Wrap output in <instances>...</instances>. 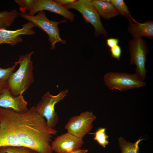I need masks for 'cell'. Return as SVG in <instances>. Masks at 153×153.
Masks as SVG:
<instances>
[{
    "instance_id": "24",
    "label": "cell",
    "mask_w": 153,
    "mask_h": 153,
    "mask_svg": "<svg viewBox=\"0 0 153 153\" xmlns=\"http://www.w3.org/2000/svg\"><path fill=\"white\" fill-rule=\"evenodd\" d=\"M59 5L63 6L76 1L75 0H54Z\"/></svg>"
},
{
    "instance_id": "4",
    "label": "cell",
    "mask_w": 153,
    "mask_h": 153,
    "mask_svg": "<svg viewBox=\"0 0 153 153\" xmlns=\"http://www.w3.org/2000/svg\"><path fill=\"white\" fill-rule=\"evenodd\" d=\"M68 92V90L61 91L57 95H53L49 92L44 94L35 107L37 112L44 118L48 126L54 128L58 123L59 119L55 111V105L63 100Z\"/></svg>"
},
{
    "instance_id": "13",
    "label": "cell",
    "mask_w": 153,
    "mask_h": 153,
    "mask_svg": "<svg viewBox=\"0 0 153 153\" xmlns=\"http://www.w3.org/2000/svg\"><path fill=\"white\" fill-rule=\"evenodd\" d=\"M128 30L133 38L146 37L152 39L153 37V22L148 20L142 23H129Z\"/></svg>"
},
{
    "instance_id": "6",
    "label": "cell",
    "mask_w": 153,
    "mask_h": 153,
    "mask_svg": "<svg viewBox=\"0 0 153 153\" xmlns=\"http://www.w3.org/2000/svg\"><path fill=\"white\" fill-rule=\"evenodd\" d=\"M105 84L111 90L116 89L121 92L145 86L146 83L135 73L109 72L104 76Z\"/></svg>"
},
{
    "instance_id": "1",
    "label": "cell",
    "mask_w": 153,
    "mask_h": 153,
    "mask_svg": "<svg viewBox=\"0 0 153 153\" xmlns=\"http://www.w3.org/2000/svg\"><path fill=\"white\" fill-rule=\"evenodd\" d=\"M0 119L10 128L26 146L38 153H53L51 143L53 135L58 131L48 127L45 118L33 106L24 113L0 107Z\"/></svg>"
},
{
    "instance_id": "9",
    "label": "cell",
    "mask_w": 153,
    "mask_h": 153,
    "mask_svg": "<svg viewBox=\"0 0 153 153\" xmlns=\"http://www.w3.org/2000/svg\"><path fill=\"white\" fill-rule=\"evenodd\" d=\"M84 144L82 139L67 132L55 138L51 146L53 151L56 153H69L81 148Z\"/></svg>"
},
{
    "instance_id": "20",
    "label": "cell",
    "mask_w": 153,
    "mask_h": 153,
    "mask_svg": "<svg viewBox=\"0 0 153 153\" xmlns=\"http://www.w3.org/2000/svg\"><path fill=\"white\" fill-rule=\"evenodd\" d=\"M105 128H99L95 132L94 138V140L104 148H105L106 145L109 143L107 140L109 136L105 133Z\"/></svg>"
},
{
    "instance_id": "3",
    "label": "cell",
    "mask_w": 153,
    "mask_h": 153,
    "mask_svg": "<svg viewBox=\"0 0 153 153\" xmlns=\"http://www.w3.org/2000/svg\"><path fill=\"white\" fill-rule=\"evenodd\" d=\"M18 13L21 17L31 22L47 34L51 50L55 48V45L57 42L66 44V41L63 40L60 35L58 25L60 23L67 22L66 20H63L60 22L50 20L47 18L43 10L38 12L37 15L33 16H29L27 13L21 11Z\"/></svg>"
},
{
    "instance_id": "26",
    "label": "cell",
    "mask_w": 153,
    "mask_h": 153,
    "mask_svg": "<svg viewBox=\"0 0 153 153\" xmlns=\"http://www.w3.org/2000/svg\"><path fill=\"white\" fill-rule=\"evenodd\" d=\"M2 90H0V94L2 92Z\"/></svg>"
},
{
    "instance_id": "8",
    "label": "cell",
    "mask_w": 153,
    "mask_h": 153,
    "mask_svg": "<svg viewBox=\"0 0 153 153\" xmlns=\"http://www.w3.org/2000/svg\"><path fill=\"white\" fill-rule=\"evenodd\" d=\"M96 118L92 112H83L79 115L70 117L65 125V129L68 132L83 139L92 129L93 122Z\"/></svg>"
},
{
    "instance_id": "22",
    "label": "cell",
    "mask_w": 153,
    "mask_h": 153,
    "mask_svg": "<svg viewBox=\"0 0 153 153\" xmlns=\"http://www.w3.org/2000/svg\"><path fill=\"white\" fill-rule=\"evenodd\" d=\"M111 55L112 57L119 60L122 54L121 47L118 45L110 48Z\"/></svg>"
},
{
    "instance_id": "23",
    "label": "cell",
    "mask_w": 153,
    "mask_h": 153,
    "mask_svg": "<svg viewBox=\"0 0 153 153\" xmlns=\"http://www.w3.org/2000/svg\"><path fill=\"white\" fill-rule=\"evenodd\" d=\"M119 43L118 38H109L106 40V44L110 48L118 45Z\"/></svg>"
},
{
    "instance_id": "18",
    "label": "cell",
    "mask_w": 153,
    "mask_h": 153,
    "mask_svg": "<svg viewBox=\"0 0 153 153\" xmlns=\"http://www.w3.org/2000/svg\"><path fill=\"white\" fill-rule=\"evenodd\" d=\"M14 65L10 67L7 68H3L0 67V90H3L8 87V80L18 65L17 61L15 62Z\"/></svg>"
},
{
    "instance_id": "17",
    "label": "cell",
    "mask_w": 153,
    "mask_h": 153,
    "mask_svg": "<svg viewBox=\"0 0 153 153\" xmlns=\"http://www.w3.org/2000/svg\"><path fill=\"white\" fill-rule=\"evenodd\" d=\"M111 2L120 14L125 17L129 23H137L132 17L129 11L127 6L123 0H111Z\"/></svg>"
},
{
    "instance_id": "12",
    "label": "cell",
    "mask_w": 153,
    "mask_h": 153,
    "mask_svg": "<svg viewBox=\"0 0 153 153\" xmlns=\"http://www.w3.org/2000/svg\"><path fill=\"white\" fill-rule=\"evenodd\" d=\"M27 104L22 95L13 96L8 87L3 90L0 94V107L10 109L16 112L23 113L28 110Z\"/></svg>"
},
{
    "instance_id": "11",
    "label": "cell",
    "mask_w": 153,
    "mask_h": 153,
    "mask_svg": "<svg viewBox=\"0 0 153 153\" xmlns=\"http://www.w3.org/2000/svg\"><path fill=\"white\" fill-rule=\"evenodd\" d=\"M44 10L59 14L71 22H73L75 19L74 13L64 7L59 5L53 0H35L33 8L29 11L28 14L33 16L38 12Z\"/></svg>"
},
{
    "instance_id": "15",
    "label": "cell",
    "mask_w": 153,
    "mask_h": 153,
    "mask_svg": "<svg viewBox=\"0 0 153 153\" xmlns=\"http://www.w3.org/2000/svg\"><path fill=\"white\" fill-rule=\"evenodd\" d=\"M18 15L16 9L0 12V29H6L10 26Z\"/></svg>"
},
{
    "instance_id": "2",
    "label": "cell",
    "mask_w": 153,
    "mask_h": 153,
    "mask_svg": "<svg viewBox=\"0 0 153 153\" xmlns=\"http://www.w3.org/2000/svg\"><path fill=\"white\" fill-rule=\"evenodd\" d=\"M33 51L20 56L17 61L19 67L10 76L7 82V87L14 96L22 95L33 83V66L31 60Z\"/></svg>"
},
{
    "instance_id": "21",
    "label": "cell",
    "mask_w": 153,
    "mask_h": 153,
    "mask_svg": "<svg viewBox=\"0 0 153 153\" xmlns=\"http://www.w3.org/2000/svg\"><path fill=\"white\" fill-rule=\"evenodd\" d=\"M35 0H15V2L20 6L21 12L29 11L33 8Z\"/></svg>"
},
{
    "instance_id": "5",
    "label": "cell",
    "mask_w": 153,
    "mask_h": 153,
    "mask_svg": "<svg viewBox=\"0 0 153 153\" xmlns=\"http://www.w3.org/2000/svg\"><path fill=\"white\" fill-rule=\"evenodd\" d=\"M63 7L68 10L74 9L79 12L85 21L94 27L95 37L100 35L107 36L108 32L102 25L100 16L94 6L92 0H78Z\"/></svg>"
},
{
    "instance_id": "16",
    "label": "cell",
    "mask_w": 153,
    "mask_h": 153,
    "mask_svg": "<svg viewBox=\"0 0 153 153\" xmlns=\"http://www.w3.org/2000/svg\"><path fill=\"white\" fill-rule=\"evenodd\" d=\"M143 140L140 139L134 143H130L123 137H120L118 142L121 153H138L139 144Z\"/></svg>"
},
{
    "instance_id": "10",
    "label": "cell",
    "mask_w": 153,
    "mask_h": 153,
    "mask_svg": "<svg viewBox=\"0 0 153 153\" xmlns=\"http://www.w3.org/2000/svg\"><path fill=\"white\" fill-rule=\"evenodd\" d=\"M21 29L15 30H9L5 29H0V44H8L14 46L22 42V35H32L35 34L33 29L36 27L30 21L23 24Z\"/></svg>"
},
{
    "instance_id": "25",
    "label": "cell",
    "mask_w": 153,
    "mask_h": 153,
    "mask_svg": "<svg viewBox=\"0 0 153 153\" xmlns=\"http://www.w3.org/2000/svg\"><path fill=\"white\" fill-rule=\"evenodd\" d=\"M88 150L86 149H82L81 148L74 150L69 153H87Z\"/></svg>"
},
{
    "instance_id": "19",
    "label": "cell",
    "mask_w": 153,
    "mask_h": 153,
    "mask_svg": "<svg viewBox=\"0 0 153 153\" xmlns=\"http://www.w3.org/2000/svg\"><path fill=\"white\" fill-rule=\"evenodd\" d=\"M0 153H38L27 146H6L0 147Z\"/></svg>"
},
{
    "instance_id": "7",
    "label": "cell",
    "mask_w": 153,
    "mask_h": 153,
    "mask_svg": "<svg viewBox=\"0 0 153 153\" xmlns=\"http://www.w3.org/2000/svg\"><path fill=\"white\" fill-rule=\"evenodd\" d=\"M129 50L130 56V63L135 65V73L143 80L146 76L147 73L145 63L148 49L146 43L142 38H133L129 42Z\"/></svg>"
},
{
    "instance_id": "14",
    "label": "cell",
    "mask_w": 153,
    "mask_h": 153,
    "mask_svg": "<svg viewBox=\"0 0 153 153\" xmlns=\"http://www.w3.org/2000/svg\"><path fill=\"white\" fill-rule=\"evenodd\" d=\"M92 3L100 16L108 19L120 14L110 0H93Z\"/></svg>"
},
{
    "instance_id": "27",
    "label": "cell",
    "mask_w": 153,
    "mask_h": 153,
    "mask_svg": "<svg viewBox=\"0 0 153 153\" xmlns=\"http://www.w3.org/2000/svg\"></svg>"
}]
</instances>
